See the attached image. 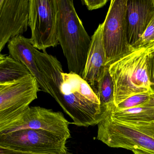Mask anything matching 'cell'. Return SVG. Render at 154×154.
Masks as SVG:
<instances>
[{"label":"cell","instance_id":"1","mask_svg":"<svg viewBox=\"0 0 154 154\" xmlns=\"http://www.w3.org/2000/svg\"><path fill=\"white\" fill-rule=\"evenodd\" d=\"M34 57L43 76L49 94L79 127L97 125L109 113L90 86L81 76L64 73L60 62L55 56L35 49Z\"/></svg>","mask_w":154,"mask_h":154},{"label":"cell","instance_id":"2","mask_svg":"<svg viewBox=\"0 0 154 154\" xmlns=\"http://www.w3.org/2000/svg\"><path fill=\"white\" fill-rule=\"evenodd\" d=\"M58 39L69 72L82 77L87 61L91 38L78 16L74 1L57 0Z\"/></svg>","mask_w":154,"mask_h":154},{"label":"cell","instance_id":"3","mask_svg":"<svg viewBox=\"0 0 154 154\" xmlns=\"http://www.w3.org/2000/svg\"><path fill=\"white\" fill-rule=\"evenodd\" d=\"M148 51L144 47L134 49L109 65L116 107L134 95L152 94L148 77Z\"/></svg>","mask_w":154,"mask_h":154},{"label":"cell","instance_id":"4","mask_svg":"<svg viewBox=\"0 0 154 154\" xmlns=\"http://www.w3.org/2000/svg\"><path fill=\"white\" fill-rule=\"evenodd\" d=\"M97 126V139L109 147L154 154V124L127 125L113 119L109 113Z\"/></svg>","mask_w":154,"mask_h":154},{"label":"cell","instance_id":"5","mask_svg":"<svg viewBox=\"0 0 154 154\" xmlns=\"http://www.w3.org/2000/svg\"><path fill=\"white\" fill-rule=\"evenodd\" d=\"M58 20L57 0H29L28 24L35 49L44 51L59 44Z\"/></svg>","mask_w":154,"mask_h":154},{"label":"cell","instance_id":"6","mask_svg":"<svg viewBox=\"0 0 154 154\" xmlns=\"http://www.w3.org/2000/svg\"><path fill=\"white\" fill-rule=\"evenodd\" d=\"M67 140L45 130L24 129L0 135V147L32 153L66 154Z\"/></svg>","mask_w":154,"mask_h":154},{"label":"cell","instance_id":"7","mask_svg":"<svg viewBox=\"0 0 154 154\" xmlns=\"http://www.w3.org/2000/svg\"><path fill=\"white\" fill-rule=\"evenodd\" d=\"M127 1H111L103 22L102 37L106 54L105 66H109L115 61L134 49L128 39Z\"/></svg>","mask_w":154,"mask_h":154},{"label":"cell","instance_id":"8","mask_svg":"<svg viewBox=\"0 0 154 154\" xmlns=\"http://www.w3.org/2000/svg\"><path fill=\"white\" fill-rule=\"evenodd\" d=\"M40 90L37 80L30 74L0 90V130L21 116L37 99Z\"/></svg>","mask_w":154,"mask_h":154},{"label":"cell","instance_id":"9","mask_svg":"<svg viewBox=\"0 0 154 154\" xmlns=\"http://www.w3.org/2000/svg\"><path fill=\"white\" fill-rule=\"evenodd\" d=\"M69 124L61 112L39 106L29 107L18 119L1 129L0 135L21 129H40L68 139L71 137Z\"/></svg>","mask_w":154,"mask_h":154},{"label":"cell","instance_id":"10","mask_svg":"<svg viewBox=\"0 0 154 154\" xmlns=\"http://www.w3.org/2000/svg\"><path fill=\"white\" fill-rule=\"evenodd\" d=\"M29 0H0V53L13 38L29 26Z\"/></svg>","mask_w":154,"mask_h":154},{"label":"cell","instance_id":"11","mask_svg":"<svg viewBox=\"0 0 154 154\" xmlns=\"http://www.w3.org/2000/svg\"><path fill=\"white\" fill-rule=\"evenodd\" d=\"M154 15V0L127 1L128 39L133 46L138 40Z\"/></svg>","mask_w":154,"mask_h":154},{"label":"cell","instance_id":"12","mask_svg":"<svg viewBox=\"0 0 154 154\" xmlns=\"http://www.w3.org/2000/svg\"><path fill=\"white\" fill-rule=\"evenodd\" d=\"M9 56L24 66L37 80L40 89L49 94V90L43 76L37 66L34 57L35 48L30 39L22 35L12 39L8 43Z\"/></svg>","mask_w":154,"mask_h":154},{"label":"cell","instance_id":"13","mask_svg":"<svg viewBox=\"0 0 154 154\" xmlns=\"http://www.w3.org/2000/svg\"><path fill=\"white\" fill-rule=\"evenodd\" d=\"M104 23L99 25L91 39L87 61L82 77L94 89L101 68L105 66L106 54L102 32Z\"/></svg>","mask_w":154,"mask_h":154},{"label":"cell","instance_id":"14","mask_svg":"<svg viewBox=\"0 0 154 154\" xmlns=\"http://www.w3.org/2000/svg\"><path fill=\"white\" fill-rule=\"evenodd\" d=\"M109 66L101 68L93 90L97 95L101 107L107 113L116 108L114 103V86L109 70Z\"/></svg>","mask_w":154,"mask_h":154},{"label":"cell","instance_id":"15","mask_svg":"<svg viewBox=\"0 0 154 154\" xmlns=\"http://www.w3.org/2000/svg\"><path fill=\"white\" fill-rule=\"evenodd\" d=\"M113 119L127 125L154 124V107L140 106L110 113Z\"/></svg>","mask_w":154,"mask_h":154},{"label":"cell","instance_id":"16","mask_svg":"<svg viewBox=\"0 0 154 154\" xmlns=\"http://www.w3.org/2000/svg\"><path fill=\"white\" fill-rule=\"evenodd\" d=\"M29 75L30 73L24 66L9 56L0 62V84L12 83Z\"/></svg>","mask_w":154,"mask_h":154},{"label":"cell","instance_id":"17","mask_svg":"<svg viewBox=\"0 0 154 154\" xmlns=\"http://www.w3.org/2000/svg\"><path fill=\"white\" fill-rule=\"evenodd\" d=\"M150 95V93H144L132 96L119 104L115 110H124L142 106L149 100Z\"/></svg>","mask_w":154,"mask_h":154},{"label":"cell","instance_id":"18","mask_svg":"<svg viewBox=\"0 0 154 154\" xmlns=\"http://www.w3.org/2000/svg\"><path fill=\"white\" fill-rule=\"evenodd\" d=\"M153 40H154V15L142 36L133 46V49H136L145 47L148 43Z\"/></svg>","mask_w":154,"mask_h":154},{"label":"cell","instance_id":"19","mask_svg":"<svg viewBox=\"0 0 154 154\" xmlns=\"http://www.w3.org/2000/svg\"><path fill=\"white\" fill-rule=\"evenodd\" d=\"M148 73L152 93H154V53L148 52Z\"/></svg>","mask_w":154,"mask_h":154},{"label":"cell","instance_id":"20","mask_svg":"<svg viewBox=\"0 0 154 154\" xmlns=\"http://www.w3.org/2000/svg\"><path fill=\"white\" fill-rule=\"evenodd\" d=\"M81 2L87 6L88 10L92 11L103 7L108 0H81Z\"/></svg>","mask_w":154,"mask_h":154},{"label":"cell","instance_id":"21","mask_svg":"<svg viewBox=\"0 0 154 154\" xmlns=\"http://www.w3.org/2000/svg\"><path fill=\"white\" fill-rule=\"evenodd\" d=\"M0 154H42L32 153L24 152H19V151H14L7 148L0 147ZM66 154H72L68 152Z\"/></svg>","mask_w":154,"mask_h":154},{"label":"cell","instance_id":"22","mask_svg":"<svg viewBox=\"0 0 154 154\" xmlns=\"http://www.w3.org/2000/svg\"><path fill=\"white\" fill-rule=\"evenodd\" d=\"M142 106L154 107V93L151 94L149 100Z\"/></svg>","mask_w":154,"mask_h":154},{"label":"cell","instance_id":"23","mask_svg":"<svg viewBox=\"0 0 154 154\" xmlns=\"http://www.w3.org/2000/svg\"><path fill=\"white\" fill-rule=\"evenodd\" d=\"M145 47L148 52L154 53V40L148 43Z\"/></svg>","mask_w":154,"mask_h":154},{"label":"cell","instance_id":"24","mask_svg":"<svg viewBox=\"0 0 154 154\" xmlns=\"http://www.w3.org/2000/svg\"><path fill=\"white\" fill-rule=\"evenodd\" d=\"M132 152L134 154H154L153 153L144 151V150H140V149L133 150Z\"/></svg>","mask_w":154,"mask_h":154},{"label":"cell","instance_id":"25","mask_svg":"<svg viewBox=\"0 0 154 154\" xmlns=\"http://www.w3.org/2000/svg\"><path fill=\"white\" fill-rule=\"evenodd\" d=\"M6 56L5 55H3V54L0 53V62L2 61H3L6 58Z\"/></svg>","mask_w":154,"mask_h":154},{"label":"cell","instance_id":"26","mask_svg":"<svg viewBox=\"0 0 154 154\" xmlns=\"http://www.w3.org/2000/svg\"><path fill=\"white\" fill-rule=\"evenodd\" d=\"M8 84H9V83H6V84H0V90L2 89Z\"/></svg>","mask_w":154,"mask_h":154}]
</instances>
